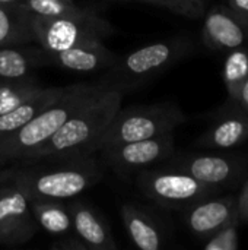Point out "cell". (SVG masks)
I'll return each mask as SVG.
<instances>
[{
	"label": "cell",
	"instance_id": "cell-16",
	"mask_svg": "<svg viewBox=\"0 0 248 250\" xmlns=\"http://www.w3.org/2000/svg\"><path fill=\"white\" fill-rule=\"evenodd\" d=\"M63 91L64 88H39L26 101L10 111L0 114V138L10 135L12 132L18 130L25 123L32 120L51 103H54Z\"/></svg>",
	"mask_w": 248,
	"mask_h": 250
},
{
	"label": "cell",
	"instance_id": "cell-6",
	"mask_svg": "<svg viewBox=\"0 0 248 250\" xmlns=\"http://www.w3.org/2000/svg\"><path fill=\"white\" fill-rule=\"evenodd\" d=\"M23 18L31 37H34L47 53L98 42L104 35L111 32L108 22L95 15L88 18Z\"/></svg>",
	"mask_w": 248,
	"mask_h": 250
},
{
	"label": "cell",
	"instance_id": "cell-29",
	"mask_svg": "<svg viewBox=\"0 0 248 250\" xmlns=\"http://www.w3.org/2000/svg\"><path fill=\"white\" fill-rule=\"evenodd\" d=\"M145 1H149V3H152V4H155V6L165 7V9H168V10H171V12H174V13H178V15L186 16V15H184V10H183V7H181V4H180L177 0H145Z\"/></svg>",
	"mask_w": 248,
	"mask_h": 250
},
{
	"label": "cell",
	"instance_id": "cell-2",
	"mask_svg": "<svg viewBox=\"0 0 248 250\" xmlns=\"http://www.w3.org/2000/svg\"><path fill=\"white\" fill-rule=\"evenodd\" d=\"M104 85L105 82L64 86L61 95L38 116L10 135L0 138V164L7 160H28Z\"/></svg>",
	"mask_w": 248,
	"mask_h": 250
},
{
	"label": "cell",
	"instance_id": "cell-28",
	"mask_svg": "<svg viewBox=\"0 0 248 250\" xmlns=\"http://www.w3.org/2000/svg\"><path fill=\"white\" fill-rule=\"evenodd\" d=\"M238 214L241 217V221L248 223V179L238 196Z\"/></svg>",
	"mask_w": 248,
	"mask_h": 250
},
{
	"label": "cell",
	"instance_id": "cell-20",
	"mask_svg": "<svg viewBox=\"0 0 248 250\" xmlns=\"http://www.w3.org/2000/svg\"><path fill=\"white\" fill-rule=\"evenodd\" d=\"M222 78L228 92V100L238 103L241 89L248 79V48L243 45L228 51L224 62Z\"/></svg>",
	"mask_w": 248,
	"mask_h": 250
},
{
	"label": "cell",
	"instance_id": "cell-10",
	"mask_svg": "<svg viewBox=\"0 0 248 250\" xmlns=\"http://www.w3.org/2000/svg\"><path fill=\"white\" fill-rule=\"evenodd\" d=\"M38 227L25 192L15 183L0 186V243L23 245L35 236Z\"/></svg>",
	"mask_w": 248,
	"mask_h": 250
},
{
	"label": "cell",
	"instance_id": "cell-32",
	"mask_svg": "<svg viewBox=\"0 0 248 250\" xmlns=\"http://www.w3.org/2000/svg\"><path fill=\"white\" fill-rule=\"evenodd\" d=\"M0 179H1V176H0Z\"/></svg>",
	"mask_w": 248,
	"mask_h": 250
},
{
	"label": "cell",
	"instance_id": "cell-17",
	"mask_svg": "<svg viewBox=\"0 0 248 250\" xmlns=\"http://www.w3.org/2000/svg\"><path fill=\"white\" fill-rule=\"evenodd\" d=\"M121 218L126 231L136 248L142 250H159L162 248V234L148 214L134 205L124 204L121 207Z\"/></svg>",
	"mask_w": 248,
	"mask_h": 250
},
{
	"label": "cell",
	"instance_id": "cell-30",
	"mask_svg": "<svg viewBox=\"0 0 248 250\" xmlns=\"http://www.w3.org/2000/svg\"><path fill=\"white\" fill-rule=\"evenodd\" d=\"M238 103L246 108L248 111V79L247 82L244 83L243 89H241V94H240V98H238Z\"/></svg>",
	"mask_w": 248,
	"mask_h": 250
},
{
	"label": "cell",
	"instance_id": "cell-24",
	"mask_svg": "<svg viewBox=\"0 0 248 250\" xmlns=\"http://www.w3.org/2000/svg\"><path fill=\"white\" fill-rule=\"evenodd\" d=\"M25 25L20 26L4 3H0V44L19 41Z\"/></svg>",
	"mask_w": 248,
	"mask_h": 250
},
{
	"label": "cell",
	"instance_id": "cell-26",
	"mask_svg": "<svg viewBox=\"0 0 248 250\" xmlns=\"http://www.w3.org/2000/svg\"><path fill=\"white\" fill-rule=\"evenodd\" d=\"M225 6L248 23V0H227Z\"/></svg>",
	"mask_w": 248,
	"mask_h": 250
},
{
	"label": "cell",
	"instance_id": "cell-22",
	"mask_svg": "<svg viewBox=\"0 0 248 250\" xmlns=\"http://www.w3.org/2000/svg\"><path fill=\"white\" fill-rule=\"evenodd\" d=\"M35 64L37 59L31 53L15 48H0V79L26 78Z\"/></svg>",
	"mask_w": 248,
	"mask_h": 250
},
{
	"label": "cell",
	"instance_id": "cell-14",
	"mask_svg": "<svg viewBox=\"0 0 248 250\" xmlns=\"http://www.w3.org/2000/svg\"><path fill=\"white\" fill-rule=\"evenodd\" d=\"M72 217V229L83 242L86 249L115 250L117 245L113 240L110 229L85 202L75 201L67 205Z\"/></svg>",
	"mask_w": 248,
	"mask_h": 250
},
{
	"label": "cell",
	"instance_id": "cell-3",
	"mask_svg": "<svg viewBox=\"0 0 248 250\" xmlns=\"http://www.w3.org/2000/svg\"><path fill=\"white\" fill-rule=\"evenodd\" d=\"M88 157H75L69 164L58 167L19 171L12 174L10 180L28 198L72 199L96 183L101 176L96 163Z\"/></svg>",
	"mask_w": 248,
	"mask_h": 250
},
{
	"label": "cell",
	"instance_id": "cell-5",
	"mask_svg": "<svg viewBox=\"0 0 248 250\" xmlns=\"http://www.w3.org/2000/svg\"><path fill=\"white\" fill-rule=\"evenodd\" d=\"M191 51V41L184 37L142 47L110 67L105 82L127 89L158 76Z\"/></svg>",
	"mask_w": 248,
	"mask_h": 250
},
{
	"label": "cell",
	"instance_id": "cell-9",
	"mask_svg": "<svg viewBox=\"0 0 248 250\" xmlns=\"http://www.w3.org/2000/svg\"><path fill=\"white\" fill-rule=\"evenodd\" d=\"M102 160L118 173L148 168L174 155V135L167 133L143 141L107 146L98 151Z\"/></svg>",
	"mask_w": 248,
	"mask_h": 250
},
{
	"label": "cell",
	"instance_id": "cell-7",
	"mask_svg": "<svg viewBox=\"0 0 248 250\" xmlns=\"http://www.w3.org/2000/svg\"><path fill=\"white\" fill-rule=\"evenodd\" d=\"M140 192L161 207L186 209L203 199L216 196L221 190L208 186L178 170H146L137 176Z\"/></svg>",
	"mask_w": 248,
	"mask_h": 250
},
{
	"label": "cell",
	"instance_id": "cell-15",
	"mask_svg": "<svg viewBox=\"0 0 248 250\" xmlns=\"http://www.w3.org/2000/svg\"><path fill=\"white\" fill-rule=\"evenodd\" d=\"M48 56L61 67L75 72H96L101 69H110L118 59L117 54L102 45L101 41L92 44L76 45L63 51L48 53Z\"/></svg>",
	"mask_w": 248,
	"mask_h": 250
},
{
	"label": "cell",
	"instance_id": "cell-27",
	"mask_svg": "<svg viewBox=\"0 0 248 250\" xmlns=\"http://www.w3.org/2000/svg\"><path fill=\"white\" fill-rule=\"evenodd\" d=\"M53 249H64V250H70V249H80L85 250L86 246L83 245V242L77 237V236H72V237H66V239H61L58 242H56L53 246Z\"/></svg>",
	"mask_w": 248,
	"mask_h": 250
},
{
	"label": "cell",
	"instance_id": "cell-23",
	"mask_svg": "<svg viewBox=\"0 0 248 250\" xmlns=\"http://www.w3.org/2000/svg\"><path fill=\"white\" fill-rule=\"evenodd\" d=\"M241 224V217L237 214L218 231H215L205 243V250H237L240 246L238 230Z\"/></svg>",
	"mask_w": 248,
	"mask_h": 250
},
{
	"label": "cell",
	"instance_id": "cell-4",
	"mask_svg": "<svg viewBox=\"0 0 248 250\" xmlns=\"http://www.w3.org/2000/svg\"><path fill=\"white\" fill-rule=\"evenodd\" d=\"M186 120V114L172 103L120 108L102 133L96 152L107 146L172 133Z\"/></svg>",
	"mask_w": 248,
	"mask_h": 250
},
{
	"label": "cell",
	"instance_id": "cell-19",
	"mask_svg": "<svg viewBox=\"0 0 248 250\" xmlns=\"http://www.w3.org/2000/svg\"><path fill=\"white\" fill-rule=\"evenodd\" d=\"M16 9L23 16L37 18H88L92 13L79 9L73 0H19Z\"/></svg>",
	"mask_w": 248,
	"mask_h": 250
},
{
	"label": "cell",
	"instance_id": "cell-11",
	"mask_svg": "<svg viewBox=\"0 0 248 250\" xmlns=\"http://www.w3.org/2000/svg\"><path fill=\"white\" fill-rule=\"evenodd\" d=\"M248 139V111L234 101H227L216 113V123L206 130L196 145L208 149H229Z\"/></svg>",
	"mask_w": 248,
	"mask_h": 250
},
{
	"label": "cell",
	"instance_id": "cell-18",
	"mask_svg": "<svg viewBox=\"0 0 248 250\" xmlns=\"http://www.w3.org/2000/svg\"><path fill=\"white\" fill-rule=\"evenodd\" d=\"M31 211L38 223L45 231L51 234H64L72 229V217L69 209L56 199H41L28 198Z\"/></svg>",
	"mask_w": 248,
	"mask_h": 250
},
{
	"label": "cell",
	"instance_id": "cell-31",
	"mask_svg": "<svg viewBox=\"0 0 248 250\" xmlns=\"http://www.w3.org/2000/svg\"><path fill=\"white\" fill-rule=\"evenodd\" d=\"M19 0H0V3H4V4H10V3H16Z\"/></svg>",
	"mask_w": 248,
	"mask_h": 250
},
{
	"label": "cell",
	"instance_id": "cell-8",
	"mask_svg": "<svg viewBox=\"0 0 248 250\" xmlns=\"http://www.w3.org/2000/svg\"><path fill=\"white\" fill-rule=\"evenodd\" d=\"M170 160L168 168L190 174L219 190L237 186L248 168V161L240 155H172Z\"/></svg>",
	"mask_w": 248,
	"mask_h": 250
},
{
	"label": "cell",
	"instance_id": "cell-12",
	"mask_svg": "<svg viewBox=\"0 0 248 250\" xmlns=\"http://www.w3.org/2000/svg\"><path fill=\"white\" fill-rule=\"evenodd\" d=\"M202 40L215 51H229L243 47L248 40V23L225 4L213 6L205 16Z\"/></svg>",
	"mask_w": 248,
	"mask_h": 250
},
{
	"label": "cell",
	"instance_id": "cell-25",
	"mask_svg": "<svg viewBox=\"0 0 248 250\" xmlns=\"http://www.w3.org/2000/svg\"><path fill=\"white\" fill-rule=\"evenodd\" d=\"M177 1L181 4V7L184 10V15L187 18L197 19V18L205 15L208 0H177Z\"/></svg>",
	"mask_w": 248,
	"mask_h": 250
},
{
	"label": "cell",
	"instance_id": "cell-1",
	"mask_svg": "<svg viewBox=\"0 0 248 250\" xmlns=\"http://www.w3.org/2000/svg\"><path fill=\"white\" fill-rule=\"evenodd\" d=\"M123 88L107 83L89 98L60 129L37 148L28 160L60 157L75 158L96 152V145L121 107Z\"/></svg>",
	"mask_w": 248,
	"mask_h": 250
},
{
	"label": "cell",
	"instance_id": "cell-13",
	"mask_svg": "<svg viewBox=\"0 0 248 250\" xmlns=\"http://www.w3.org/2000/svg\"><path fill=\"white\" fill-rule=\"evenodd\" d=\"M238 214V198L212 196L184 209V223L197 239L208 240L215 231Z\"/></svg>",
	"mask_w": 248,
	"mask_h": 250
},
{
	"label": "cell",
	"instance_id": "cell-21",
	"mask_svg": "<svg viewBox=\"0 0 248 250\" xmlns=\"http://www.w3.org/2000/svg\"><path fill=\"white\" fill-rule=\"evenodd\" d=\"M41 86L37 83L20 79H1L0 82V114L7 113L26 101L31 95H34Z\"/></svg>",
	"mask_w": 248,
	"mask_h": 250
}]
</instances>
